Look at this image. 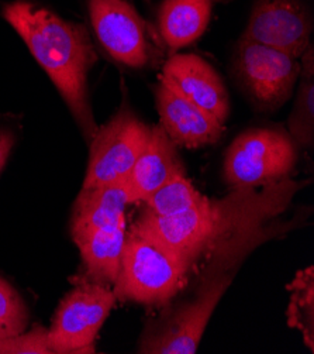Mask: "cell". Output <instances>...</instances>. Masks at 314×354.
<instances>
[{"label": "cell", "instance_id": "6da1fadb", "mask_svg": "<svg viewBox=\"0 0 314 354\" xmlns=\"http://www.w3.org/2000/svg\"><path fill=\"white\" fill-rule=\"evenodd\" d=\"M306 185L307 181L285 178L259 188L233 189L224 198L204 196L177 218H158L144 209L131 229L157 241L192 271L223 239L282 215Z\"/></svg>", "mask_w": 314, "mask_h": 354}, {"label": "cell", "instance_id": "7a4b0ae2", "mask_svg": "<svg viewBox=\"0 0 314 354\" xmlns=\"http://www.w3.org/2000/svg\"><path fill=\"white\" fill-rule=\"evenodd\" d=\"M3 17L48 74L84 137L92 141L99 127L88 97V74L97 55L86 28L23 0L6 5Z\"/></svg>", "mask_w": 314, "mask_h": 354}, {"label": "cell", "instance_id": "3957f363", "mask_svg": "<svg viewBox=\"0 0 314 354\" xmlns=\"http://www.w3.org/2000/svg\"><path fill=\"white\" fill-rule=\"evenodd\" d=\"M289 223L259 222L242 229L213 245L196 264L200 266L193 297L169 308L162 326L169 337L185 344H197L223 295L231 286L242 261L271 239L285 234Z\"/></svg>", "mask_w": 314, "mask_h": 354}, {"label": "cell", "instance_id": "277c9868", "mask_svg": "<svg viewBox=\"0 0 314 354\" xmlns=\"http://www.w3.org/2000/svg\"><path fill=\"white\" fill-rule=\"evenodd\" d=\"M189 274L184 261L153 239L130 229L112 291L119 301L162 308L185 288Z\"/></svg>", "mask_w": 314, "mask_h": 354}, {"label": "cell", "instance_id": "5b68a950", "mask_svg": "<svg viewBox=\"0 0 314 354\" xmlns=\"http://www.w3.org/2000/svg\"><path fill=\"white\" fill-rule=\"evenodd\" d=\"M297 162V146L282 130L257 127L237 136L226 151L223 174L233 189L285 180Z\"/></svg>", "mask_w": 314, "mask_h": 354}, {"label": "cell", "instance_id": "8992f818", "mask_svg": "<svg viewBox=\"0 0 314 354\" xmlns=\"http://www.w3.org/2000/svg\"><path fill=\"white\" fill-rule=\"evenodd\" d=\"M233 64L238 84L261 111L281 108L300 78L299 59L246 39L239 40Z\"/></svg>", "mask_w": 314, "mask_h": 354}, {"label": "cell", "instance_id": "52a82bcc", "mask_svg": "<svg viewBox=\"0 0 314 354\" xmlns=\"http://www.w3.org/2000/svg\"><path fill=\"white\" fill-rule=\"evenodd\" d=\"M110 287L85 279L57 309L48 330L52 354L93 353L96 336L116 304Z\"/></svg>", "mask_w": 314, "mask_h": 354}, {"label": "cell", "instance_id": "ba28073f", "mask_svg": "<svg viewBox=\"0 0 314 354\" xmlns=\"http://www.w3.org/2000/svg\"><path fill=\"white\" fill-rule=\"evenodd\" d=\"M151 126L124 108L90 141V154L82 188L101 187L127 180L138 157L146 149Z\"/></svg>", "mask_w": 314, "mask_h": 354}, {"label": "cell", "instance_id": "9c48e42d", "mask_svg": "<svg viewBox=\"0 0 314 354\" xmlns=\"http://www.w3.org/2000/svg\"><path fill=\"white\" fill-rule=\"evenodd\" d=\"M90 21L101 47L113 59L130 68H143L151 59L146 21L124 0H88Z\"/></svg>", "mask_w": 314, "mask_h": 354}, {"label": "cell", "instance_id": "30bf717a", "mask_svg": "<svg viewBox=\"0 0 314 354\" xmlns=\"http://www.w3.org/2000/svg\"><path fill=\"white\" fill-rule=\"evenodd\" d=\"M311 30L308 13L296 0H258L241 39L299 59L310 47Z\"/></svg>", "mask_w": 314, "mask_h": 354}, {"label": "cell", "instance_id": "8fae6325", "mask_svg": "<svg viewBox=\"0 0 314 354\" xmlns=\"http://www.w3.org/2000/svg\"><path fill=\"white\" fill-rule=\"evenodd\" d=\"M161 81L224 124L230 113L227 89L206 59L196 54H177L164 65Z\"/></svg>", "mask_w": 314, "mask_h": 354}, {"label": "cell", "instance_id": "7c38bea8", "mask_svg": "<svg viewBox=\"0 0 314 354\" xmlns=\"http://www.w3.org/2000/svg\"><path fill=\"white\" fill-rule=\"evenodd\" d=\"M155 97L159 126L177 147L193 150L220 140L223 124L168 84L159 82Z\"/></svg>", "mask_w": 314, "mask_h": 354}, {"label": "cell", "instance_id": "4fadbf2b", "mask_svg": "<svg viewBox=\"0 0 314 354\" xmlns=\"http://www.w3.org/2000/svg\"><path fill=\"white\" fill-rule=\"evenodd\" d=\"M186 174L178 147L164 129L151 126L148 143L127 176V185L134 203L144 202L173 176Z\"/></svg>", "mask_w": 314, "mask_h": 354}, {"label": "cell", "instance_id": "5bb4252c", "mask_svg": "<svg viewBox=\"0 0 314 354\" xmlns=\"http://www.w3.org/2000/svg\"><path fill=\"white\" fill-rule=\"evenodd\" d=\"M133 203L127 180L82 188L72 207V239L95 230L117 227L126 221V210Z\"/></svg>", "mask_w": 314, "mask_h": 354}, {"label": "cell", "instance_id": "9a60e30c", "mask_svg": "<svg viewBox=\"0 0 314 354\" xmlns=\"http://www.w3.org/2000/svg\"><path fill=\"white\" fill-rule=\"evenodd\" d=\"M126 233L124 221L115 229L95 230L74 239L86 268V279L113 287L120 270Z\"/></svg>", "mask_w": 314, "mask_h": 354}, {"label": "cell", "instance_id": "2e32d148", "mask_svg": "<svg viewBox=\"0 0 314 354\" xmlns=\"http://www.w3.org/2000/svg\"><path fill=\"white\" fill-rule=\"evenodd\" d=\"M213 0H165L158 13V26L164 43L178 51L195 43L206 31Z\"/></svg>", "mask_w": 314, "mask_h": 354}, {"label": "cell", "instance_id": "e0dca14e", "mask_svg": "<svg viewBox=\"0 0 314 354\" xmlns=\"http://www.w3.org/2000/svg\"><path fill=\"white\" fill-rule=\"evenodd\" d=\"M300 65V86L293 112L289 118V131L296 146H311L314 137V59L310 46Z\"/></svg>", "mask_w": 314, "mask_h": 354}, {"label": "cell", "instance_id": "ac0fdd59", "mask_svg": "<svg viewBox=\"0 0 314 354\" xmlns=\"http://www.w3.org/2000/svg\"><path fill=\"white\" fill-rule=\"evenodd\" d=\"M204 195H202L186 174L173 176L144 201V209L158 218H177L195 207Z\"/></svg>", "mask_w": 314, "mask_h": 354}, {"label": "cell", "instance_id": "d6986e66", "mask_svg": "<svg viewBox=\"0 0 314 354\" xmlns=\"http://www.w3.org/2000/svg\"><path fill=\"white\" fill-rule=\"evenodd\" d=\"M314 268L310 266L300 270L291 286V302L288 308V324L297 329L310 351L314 350Z\"/></svg>", "mask_w": 314, "mask_h": 354}, {"label": "cell", "instance_id": "ffe728a7", "mask_svg": "<svg viewBox=\"0 0 314 354\" xmlns=\"http://www.w3.org/2000/svg\"><path fill=\"white\" fill-rule=\"evenodd\" d=\"M28 309L20 294L0 277V340L26 332Z\"/></svg>", "mask_w": 314, "mask_h": 354}, {"label": "cell", "instance_id": "44dd1931", "mask_svg": "<svg viewBox=\"0 0 314 354\" xmlns=\"http://www.w3.org/2000/svg\"><path fill=\"white\" fill-rule=\"evenodd\" d=\"M0 354H52L48 343V330L37 326L30 332L0 340Z\"/></svg>", "mask_w": 314, "mask_h": 354}, {"label": "cell", "instance_id": "7402d4cb", "mask_svg": "<svg viewBox=\"0 0 314 354\" xmlns=\"http://www.w3.org/2000/svg\"><path fill=\"white\" fill-rule=\"evenodd\" d=\"M14 141H16V136L13 130L8 127H0V172H2L10 156V151L14 146Z\"/></svg>", "mask_w": 314, "mask_h": 354}]
</instances>
